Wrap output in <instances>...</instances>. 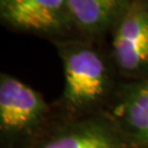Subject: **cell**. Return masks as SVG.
I'll return each instance as SVG.
<instances>
[{
	"mask_svg": "<svg viewBox=\"0 0 148 148\" xmlns=\"http://www.w3.org/2000/svg\"><path fill=\"white\" fill-rule=\"evenodd\" d=\"M56 43L64 68V104L73 112L91 109L106 98L111 88L109 60L84 41L58 40Z\"/></svg>",
	"mask_w": 148,
	"mask_h": 148,
	"instance_id": "cell-1",
	"label": "cell"
},
{
	"mask_svg": "<svg viewBox=\"0 0 148 148\" xmlns=\"http://www.w3.org/2000/svg\"><path fill=\"white\" fill-rule=\"evenodd\" d=\"M111 59L122 74L148 77V1L132 0L112 27Z\"/></svg>",
	"mask_w": 148,
	"mask_h": 148,
	"instance_id": "cell-2",
	"label": "cell"
},
{
	"mask_svg": "<svg viewBox=\"0 0 148 148\" xmlns=\"http://www.w3.org/2000/svg\"><path fill=\"white\" fill-rule=\"evenodd\" d=\"M0 18L13 30L48 37L75 27L68 0H0Z\"/></svg>",
	"mask_w": 148,
	"mask_h": 148,
	"instance_id": "cell-3",
	"label": "cell"
},
{
	"mask_svg": "<svg viewBox=\"0 0 148 148\" xmlns=\"http://www.w3.org/2000/svg\"><path fill=\"white\" fill-rule=\"evenodd\" d=\"M48 106L41 93L10 75L0 77V127L5 134L33 132L44 121Z\"/></svg>",
	"mask_w": 148,
	"mask_h": 148,
	"instance_id": "cell-4",
	"label": "cell"
},
{
	"mask_svg": "<svg viewBox=\"0 0 148 148\" xmlns=\"http://www.w3.org/2000/svg\"><path fill=\"white\" fill-rule=\"evenodd\" d=\"M114 116L119 131L148 148V77L136 79L122 88Z\"/></svg>",
	"mask_w": 148,
	"mask_h": 148,
	"instance_id": "cell-5",
	"label": "cell"
},
{
	"mask_svg": "<svg viewBox=\"0 0 148 148\" xmlns=\"http://www.w3.org/2000/svg\"><path fill=\"white\" fill-rule=\"evenodd\" d=\"M38 148H123L119 128L101 120H87L59 130Z\"/></svg>",
	"mask_w": 148,
	"mask_h": 148,
	"instance_id": "cell-6",
	"label": "cell"
},
{
	"mask_svg": "<svg viewBox=\"0 0 148 148\" xmlns=\"http://www.w3.org/2000/svg\"><path fill=\"white\" fill-rule=\"evenodd\" d=\"M132 0H68L76 29L91 37L112 30Z\"/></svg>",
	"mask_w": 148,
	"mask_h": 148,
	"instance_id": "cell-7",
	"label": "cell"
}]
</instances>
